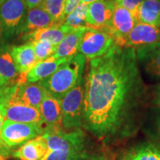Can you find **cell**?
Segmentation results:
<instances>
[{
	"label": "cell",
	"mask_w": 160,
	"mask_h": 160,
	"mask_svg": "<svg viewBox=\"0 0 160 160\" xmlns=\"http://www.w3.org/2000/svg\"><path fill=\"white\" fill-rule=\"evenodd\" d=\"M84 79L83 128L105 142L134 133L147 97L135 49L116 42L89 61Z\"/></svg>",
	"instance_id": "6da1fadb"
},
{
	"label": "cell",
	"mask_w": 160,
	"mask_h": 160,
	"mask_svg": "<svg viewBox=\"0 0 160 160\" xmlns=\"http://www.w3.org/2000/svg\"><path fill=\"white\" fill-rule=\"evenodd\" d=\"M42 136L47 153L42 160H85V134L82 128L65 131L63 128H45Z\"/></svg>",
	"instance_id": "7a4b0ae2"
},
{
	"label": "cell",
	"mask_w": 160,
	"mask_h": 160,
	"mask_svg": "<svg viewBox=\"0 0 160 160\" xmlns=\"http://www.w3.org/2000/svg\"><path fill=\"white\" fill-rule=\"evenodd\" d=\"M86 59L79 53L62 64L49 77L39 82L48 93L61 99L83 79Z\"/></svg>",
	"instance_id": "3957f363"
},
{
	"label": "cell",
	"mask_w": 160,
	"mask_h": 160,
	"mask_svg": "<svg viewBox=\"0 0 160 160\" xmlns=\"http://www.w3.org/2000/svg\"><path fill=\"white\" fill-rule=\"evenodd\" d=\"M28 8L22 0H5L0 6V39L8 42L19 35Z\"/></svg>",
	"instance_id": "277c9868"
},
{
	"label": "cell",
	"mask_w": 160,
	"mask_h": 160,
	"mask_svg": "<svg viewBox=\"0 0 160 160\" xmlns=\"http://www.w3.org/2000/svg\"><path fill=\"white\" fill-rule=\"evenodd\" d=\"M85 79H83L60 99L62 126L64 129L74 130L82 128Z\"/></svg>",
	"instance_id": "5b68a950"
},
{
	"label": "cell",
	"mask_w": 160,
	"mask_h": 160,
	"mask_svg": "<svg viewBox=\"0 0 160 160\" xmlns=\"http://www.w3.org/2000/svg\"><path fill=\"white\" fill-rule=\"evenodd\" d=\"M116 44L114 38L102 29L87 27L82 37L79 53L86 59H92L102 57Z\"/></svg>",
	"instance_id": "8992f818"
},
{
	"label": "cell",
	"mask_w": 160,
	"mask_h": 160,
	"mask_svg": "<svg viewBox=\"0 0 160 160\" xmlns=\"http://www.w3.org/2000/svg\"><path fill=\"white\" fill-rule=\"evenodd\" d=\"M45 126L37 124L19 123L6 120L3 124L1 137L9 148L22 145L28 141L43 134Z\"/></svg>",
	"instance_id": "52a82bcc"
},
{
	"label": "cell",
	"mask_w": 160,
	"mask_h": 160,
	"mask_svg": "<svg viewBox=\"0 0 160 160\" xmlns=\"http://www.w3.org/2000/svg\"><path fill=\"white\" fill-rule=\"evenodd\" d=\"M137 23L131 12L116 5L110 21L101 29L111 35L117 43L125 45L126 37Z\"/></svg>",
	"instance_id": "ba28073f"
},
{
	"label": "cell",
	"mask_w": 160,
	"mask_h": 160,
	"mask_svg": "<svg viewBox=\"0 0 160 160\" xmlns=\"http://www.w3.org/2000/svg\"><path fill=\"white\" fill-rule=\"evenodd\" d=\"M134 49L138 64L146 74L152 79H160V42Z\"/></svg>",
	"instance_id": "9c48e42d"
},
{
	"label": "cell",
	"mask_w": 160,
	"mask_h": 160,
	"mask_svg": "<svg viewBox=\"0 0 160 160\" xmlns=\"http://www.w3.org/2000/svg\"><path fill=\"white\" fill-rule=\"evenodd\" d=\"M45 92V90L37 82L17 84L6 102H15L39 109Z\"/></svg>",
	"instance_id": "30bf717a"
},
{
	"label": "cell",
	"mask_w": 160,
	"mask_h": 160,
	"mask_svg": "<svg viewBox=\"0 0 160 160\" xmlns=\"http://www.w3.org/2000/svg\"><path fill=\"white\" fill-rule=\"evenodd\" d=\"M3 105L5 108L6 120L19 123L44 125L39 109L15 102H8Z\"/></svg>",
	"instance_id": "8fae6325"
},
{
	"label": "cell",
	"mask_w": 160,
	"mask_h": 160,
	"mask_svg": "<svg viewBox=\"0 0 160 160\" xmlns=\"http://www.w3.org/2000/svg\"><path fill=\"white\" fill-rule=\"evenodd\" d=\"M116 4L111 0L98 1L88 5L85 19L86 27L101 29L111 19Z\"/></svg>",
	"instance_id": "7c38bea8"
},
{
	"label": "cell",
	"mask_w": 160,
	"mask_h": 160,
	"mask_svg": "<svg viewBox=\"0 0 160 160\" xmlns=\"http://www.w3.org/2000/svg\"><path fill=\"white\" fill-rule=\"evenodd\" d=\"M160 42V28L137 23L125 39V45L133 48Z\"/></svg>",
	"instance_id": "4fadbf2b"
},
{
	"label": "cell",
	"mask_w": 160,
	"mask_h": 160,
	"mask_svg": "<svg viewBox=\"0 0 160 160\" xmlns=\"http://www.w3.org/2000/svg\"><path fill=\"white\" fill-rule=\"evenodd\" d=\"M70 59L62 58L54 60L48 59L45 61L38 62L30 71L20 74L17 84L39 82L51 76L59 68V66L68 61Z\"/></svg>",
	"instance_id": "5bb4252c"
},
{
	"label": "cell",
	"mask_w": 160,
	"mask_h": 160,
	"mask_svg": "<svg viewBox=\"0 0 160 160\" xmlns=\"http://www.w3.org/2000/svg\"><path fill=\"white\" fill-rule=\"evenodd\" d=\"M20 73L13 61L11 47L0 44V84L3 87L17 85Z\"/></svg>",
	"instance_id": "9a60e30c"
},
{
	"label": "cell",
	"mask_w": 160,
	"mask_h": 160,
	"mask_svg": "<svg viewBox=\"0 0 160 160\" xmlns=\"http://www.w3.org/2000/svg\"><path fill=\"white\" fill-rule=\"evenodd\" d=\"M39 111L45 128H62L61 102L47 91L40 104Z\"/></svg>",
	"instance_id": "2e32d148"
},
{
	"label": "cell",
	"mask_w": 160,
	"mask_h": 160,
	"mask_svg": "<svg viewBox=\"0 0 160 160\" xmlns=\"http://www.w3.org/2000/svg\"><path fill=\"white\" fill-rule=\"evenodd\" d=\"M86 28V26H81L72 29L57 45L56 53L49 59L53 60L62 58L70 59L79 53L80 42Z\"/></svg>",
	"instance_id": "e0dca14e"
},
{
	"label": "cell",
	"mask_w": 160,
	"mask_h": 160,
	"mask_svg": "<svg viewBox=\"0 0 160 160\" xmlns=\"http://www.w3.org/2000/svg\"><path fill=\"white\" fill-rule=\"evenodd\" d=\"M54 25V21L41 6L28 10L20 30L21 35L28 34L39 29L47 28Z\"/></svg>",
	"instance_id": "ac0fdd59"
},
{
	"label": "cell",
	"mask_w": 160,
	"mask_h": 160,
	"mask_svg": "<svg viewBox=\"0 0 160 160\" xmlns=\"http://www.w3.org/2000/svg\"><path fill=\"white\" fill-rule=\"evenodd\" d=\"M72 29L73 28L63 23L61 25H54L47 28L37 30L28 34L22 35V38L28 42L47 41L52 45L57 46Z\"/></svg>",
	"instance_id": "d6986e66"
},
{
	"label": "cell",
	"mask_w": 160,
	"mask_h": 160,
	"mask_svg": "<svg viewBox=\"0 0 160 160\" xmlns=\"http://www.w3.org/2000/svg\"><path fill=\"white\" fill-rule=\"evenodd\" d=\"M11 53L20 74L30 71L38 63L31 42L11 47Z\"/></svg>",
	"instance_id": "ffe728a7"
},
{
	"label": "cell",
	"mask_w": 160,
	"mask_h": 160,
	"mask_svg": "<svg viewBox=\"0 0 160 160\" xmlns=\"http://www.w3.org/2000/svg\"><path fill=\"white\" fill-rule=\"evenodd\" d=\"M47 150L45 137L41 135L20 146L13 152V156L20 160H42Z\"/></svg>",
	"instance_id": "44dd1931"
},
{
	"label": "cell",
	"mask_w": 160,
	"mask_h": 160,
	"mask_svg": "<svg viewBox=\"0 0 160 160\" xmlns=\"http://www.w3.org/2000/svg\"><path fill=\"white\" fill-rule=\"evenodd\" d=\"M137 23L160 28V0H144L138 10Z\"/></svg>",
	"instance_id": "7402d4cb"
},
{
	"label": "cell",
	"mask_w": 160,
	"mask_h": 160,
	"mask_svg": "<svg viewBox=\"0 0 160 160\" xmlns=\"http://www.w3.org/2000/svg\"><path fill=\"white\" fill-rule=\"evenodd\" d=\"M123 160H160V142L140 144L128 152Z\"/></svg>",
	"instance_id": "603a6c76"
},
{
	"label": "cell",
	"mask_w": 160,
	"mask_h": 160,
	"mask_svg": "<svg viewBox=\"0 0 160 160\" xmlns=\"http://www.w3.org/2000/svg\"><path fill=\"white\" fill-rule=\"evenodd\" d=\"M41 7L52 17L54 25H61L64 23L65 0H42Z\"/></svg>",
	"instance_id": "cb8c5ba5"
},
{
	"label": "cell",
	"mask_w": 160,
	"mask_h": 160,
	"mask_svg": "<svg viewBox=\"0 0 160 160\" xmlns=\"http://www.w3.org/2000/svg\"><path fill=\"white\" fill-rule=\"evenodd\" d=\"M88 5L79 3V5L65 18L64 24L72 28L85 26L86 16Z\"/></svg>",
	"instance_id": "d4e9b609"
},
{
	"label": "cell",
	"mask_w": 160,
	"mask_h": 160,
	"mask_svg": "<svg viewBox=\"0 0 160 160\" xmlns=\"http://www.w3.org/2000/svg\"><path fill=\"white\" fill-rule=\"evenodd\" d=\"M33 45V50L36 58H37L38 62L45 61L51 57L57 51V47L52 45L49 42L47 41H34L31 42Z\"/></svg>",
	"instance_id": "484cf974"
},
{
	"label": "cell",
	"mask_w": 160,
	"mask_h": 160,
	"mask_svg": "<svg viewBox=\"0 0 160 160\" xmlns=\"http://www.w3.org/2000/svg\"><path fill=\"white\" fill-rule=\"evenodd\" d=\"M144 0H117L114 2L116 5L121 6L124 8L129 11L137 20V13L140 5Z\"/></svg>",
	"instance_id": "4316f807"
},
{
	"label": "cell",
	"mask_w": 160,
	"mask_h": 160,
	"mask_svg": "<svg viewBox=\"0 0 160 160\" xmlns=\"http://www.w3.org/2000/svg\"><path fill=\"white\" fill-rule=\"evenodd\" d=\"M5 121V106L2 104H0V148H2L4 151L10 153V148L3 142L2 139L1 137V132L3 124Z\"/></svg>",
	"instance_id": "83f0119b"
},
{
	"label": "cell",
	"mask_w": 160,
	"mask_h": 160,
	"mask_svg": "<svg viewBox=\"0 0 160 160\" xmlns=\"http://www.w3.org/2000/svg\"><path fill=\"white\" fill-rule=\"evenodd\" d=\"M79 3L80 0H65V7L63 13L64 22H65V18L68 17V15L70 13H71L79 5Z\"/></svg>",
	"instance_id": "f1b7e54d"
},
{
	"label": "cell",
	"mask_w": 160,
	"mask_h": 160,
	"mask_svg": "<svg viewBox=\"0 0 160 160\" xmlns=\"http://www.w3.org/2000/svg\"><path fill=\"white\" fill-rule=\"evenodd\" d=\"M153 103L160 109V83L156 86L153 92Z\"/></svg>",
	"instance_id": "f546056e"
},
{
	"label": "cell",
	"mask_w": 160,
	"mask_h": 160,
	"mask_svg": "<svg viewBox=\"0 0 160 160\" xmlns=\"http://www.w3.org/2000/svg\"><path fill=\"white\" fill-rule=\"evenodd\" d=\"M27 6L28 9H31L33 8L41 6L42 0H22Z\"/></svg>",
	"instance_id": "4dcf8cb0"
},
{
	"label": "cell",
	"mask_w": 160,
	"mask_h": 160,
	"mask_svg": "<svg viewBox=\"0 0 160 160\" xmlns=\"http://www.w3.org/2000/svg\"><path fill=\"white\" fill-rule=\"evenodd\" d=\"M155 132L158 139L160 142V117H158V119L155 122Z\"/></svg>",
	"instance_id": "1f68e13d"
},
{
	"label": "cell",
	"mask_w": 160,
	"mask_h": 160,
	"mask_svg": "<svg viewBox=\"0 0 160 160\" xmlns=\"http://www.w3.org/2000/svg\"><path fill=\"white\" fill-rule=\"evenodd\" d=\"M9 153H8V152L4 151L2 148H0V158H2V159H6V158L8 157Z\"/></svg>",
	"instance_id": "d6a6232c"
},
{
	"label": "cell",
	"mask_w": 160,
	"mask_h": 160,
	"mask_svg": "<svg viewBox=\"0 0 160 160\" xmlns=\"http://www.w3.org/2000/svg\"><path fill=\"white\" fill-rule=\"evenodd\" d=\"M98 1H102V0H80V3L86 4V5H90V4L95 2Z\"/></svg>",
	"instance_id": "836d02e7"
},
{
	"label": "cell",
	"mask_w": 160,
	"mask_h": 160,
	"mask_svg": "<svg viewBox=\"0 0 160 160\" xmlns=\"http://www.w3.org/2000/svg\"><path fill=\"white\" fill-rule=\"evenodd\" d=\"M6 88L7 87H3V86L0 84V97H1V96H2V94L4 90H5Z\"/></svg>",
	"instance_id": "e575fe53"
},
{
	"label": "cell",
	"mask_w": 160,
	"mask_h": 160,
	"mask_svg": "<svg viewBox=\"0 0 160 160\" xmlns=\"http://www.w3.org/2000/svg\"><path fill=\"white\" fill-rule=\"evenodd\" d=\"M4 1H5V0H0V6L2 5V3L4 2Z\"/></svg>",
	"instance_id": "d590c367"
},
{
	"label": "cell",
	"mask_w": 160,
	"mask_h": 160,
	"mask_svg": "<svg viewBox=\"0 0 160 160\" xmlns=\"http://www.w3.org/2000/svg\"><path fill=\"white\" fill-rule=\"evenodd\" d=\"M0 160H5V159H2V158H0Z\"/></svg>",
	"instance_id": "8d00e7d4"
},
{
	"label": "cell",
	"mask_w": 160,
	"mask_h": 160,
	"mask_svg": "<svg viewBox=\"0 0 160 160\" xmlns=\"http://www.w3.org/2000/svg\"><path fill=\"white\" fill-rule=\"evenodd\" d=\"M111 1H113V2H115V1H117V0H111Z\"/></svg>",
	"instance_id": "74e56055"
}]
</instances>
